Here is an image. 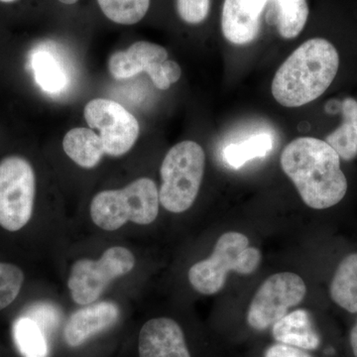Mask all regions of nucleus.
Wrapping results in <instances>:
<instances>
[{
  "mask_svg": "<svg viewBox=\"0 0 357 357\" xmlns=\"http://www.w3.org/2000/svg\"><path fill=\"white\" fill-rule=\"evenodd\" d=\"M281 167L304 203L314 210L337 206L347 195L349 183L340 168V156L326 140H293L281 155Z\"/></svg>",
  "mask_w": 357,
  "mask_h": 357,
  "instance_id": "1",
  "label": "nucleus"
},
{
  "mask_svg": "<svg viewBox=\"0 0 357 357\" xmlns=\"http://www.w3.org/2000/svg\"><path fill=\"white\" fill-rule=\"evenodd\" d=\"M340 63V54L332 42L321 37L307 40L277 70L272 95L286 107L314 102L335 81Z\"/></svg>",
  "mask_w": 357,
  "mask_h": 357,
  "instance_id": "2",
  "label": "nucleus"
},
{
  "mask_svg": "<svg viewBox=\"0 0 357 357\" xmlns=\"http://www.w3.org/2000/svg\"><path fill=\"white\" fill-rule=\"evenodd\" d=\"M159 191L149 178H139L119 190L96 194L91 203V218L96 227L107 231L121 229L128 222L148 225L159 213Z\"/></svg>",
  "mask_w": 357,
  "mask_h": 357,
  "instance_id": "3",
  "label": "nucleus"
},
{
  "mask_svg": "<svg viewBox=\"0 0 357 357\" xmlns=\"http://www.w3.org/2000/svg\"><path fill=\"white\" fill-rule=\"evenodd\" d=\"M206 155L195 141H183L169 150L161 165L160 203L174 213H184L194 204L203 181Z\"/></svg>",
  "mask_w": 357,
  "mask_h": 357,
  "instance_id": "4",
  "label": "nucleus"
},
{
  "mask_svg": "<svg viewBox=\"0 0 357 357\" xmlns=\"http://www.w3.org/2000/svg\"><path fill=\"white\" fill-rule=\"evenodd\" d=\"M261 261L259 249L249 246L248 237L229 231L218 238L213 255L192 265L189 281L197 292L215 295L225 287L227 273L252 274Z\"/></svg>",
  "mask_w": 357,
  "mask_h": 357,
  "instance_id": "5",
  "label": "nucleus"
},
{
  "mask_svg": "<svg viewBox=\"0 0 357 357\" xmlns=\"http://www.w3.org/2000/svg\"><path fill=\"white\" fill-rule=\"evenodd\" d=\"M36 199V175L24 157L0 161V229L17 234L31 222Z\"/></svg>",
  "mask_w": 357,
  "mask_h": 357,
  "instance_id": "6",
  "label": "nucleus"
},
{
  "mask_svg": "<svg viewBox=\"0 0 357 357\" xmlns=\"http://www.w3.org/2000/svg\"><path fill=\"white\" fill-rule=\"evenodd\" d=\"M135 257L129 249L114 246L98 259L77 260L70 268L68 287L73 301L81 306L93 304L115 279L130 273Z\"/></svg>",
  "mask_w": 357,
  "mask_h": 357,
  "instance_id": "7",
  "label": "nucleus"
},
{
  "mask_svg": "<svg viewBox=\"0 0 357 357\" xmlns=\"http://www.w3.org/2000/svg\"><path fill=\"white\" fill-rule=\"evenodd\" d=\"M307 294L306 284L299 275L282 272L263 282L248 312V323L256 331L267 330L297 306Z\"/></svg>",
  "mask_w": 357,
  "mask_h": 357,
  "instance_id": "8",
  "label": "nucleus"
},
{
  "mask_svg": "<svg viewBox=\"0 0 357 357\" xmlns=\"http://www.w3.org/2000/svg\"><path fill=\"white\" fill-rule=\"evenodd\" d=\"M84 115L89 128L100 131L105 154L122 156L135 145L140 132L139 123L121 103L95 98L86 105Z\"/></svg>",
  "mask_w": 357,
  "mask_h": 357,
  "instance_id": "9",
  "label": "nucleus"
},
{
  "mask_svg": "<svg viewBox=\"0 0 357 357\" xmlns=\"http://www.w3.org/2000/svg\"><path fill=\"white\" fill-rule=\"evenodd\" d=\"M167 60L168 52L161 45L137 41L130 45L128 50L112 54L109 69L110 75L117 79H130L140 73H147L157 89L166 91L171 86L164 72Z\"/></svg>",
  "mask_w": 357,
  "mask_h": 357,
  "instance_id": "10",
  "label": "nucleus"
},
{
  "mask_svg": "<svg viewBox=\"0 0 357 357\" xmlns=\"http://www.w3.org/2000/svg\"><path fill=\"white\" fill-rule=\"evenodd\" d=\"M139 357H191L184 333L169 318L149 319L138 337Z\"/></svg>",
  "mask_w": 357,
  "mask_h": 357,
  "instance_id": "11",
  "label": "nucleus"
},
{
  "mask_svg": "<svg viewBox=\"0 0 357 357\" xmlns=\"http://www.w3.org/2000/svg\"><path fill=\"white\" fill-rule=\"evenodd\" d=\"M119 307L112 302L93 303L75 312L66 324V342L72 347H79L93 335L112 328L119 321Z\"/></svg>",
  "mask_w": 357,
  "mask_h": 357,
  "instance_id": "12",
  "label": "nucleus"
},
{
  "mask_svg": "<svg viewBox=\"0 0 357 357\" xmlns=\"http://www.w3.org/2000/svg\"><path fill=\"white\" fill-rule=\"evenodd\" d=\"M272 326V335L280 344L292 345L305 351H314L321 344V338L306 310L291 312Z\"/></svg>",
  "mask_w": 357,
  "mask_h": 357,
  "instance_id": "13",
  "label": "nucleus"
},
{
  "mask_svg": "<svg viewBox=\"0 0 357 357\" xmlns=\"http://www.w3.org/2000/svg\"><path fill=\"white\" fill-rule=\"evenodd\" d=\"M63 148L68 157L84 169L95 168L105 154L100 134L84 128L68 131L63 139Z\"/></svg>",
  "mask_w": 357,
  "mask_h": 357,
  "instance_id": "14",
  "label": "nucleus"
},
{
  "mask_svg": "<svg viewBox=\"0 0 357 357\" xmlns=\"http://www.w3.org/2000/svg\"><path fill=\"white\" fill-rule=\"evenodd\" d=\"M331 298L345 311L357 312V253L347 255L340 261L330 287Z\"/></svg>",
  "mask_w": 357,
  "mask_h": 357,
  "instance_id": "15",
  "label": "nucleus"
},
{
  "mask_svg": "<svg viewBox=\"0 0 357 357\" xmlns=\"http://www.w3.org/2000/svg\"><path fill=\"white\" fill-rule=\"evenodd\" d=\"M14 344L22 357H49L48 340L36 321L22 314L14 321Z\"/></svg>",
  "mask_w": 357,
  "mask_h": 357,
  "instance_id": "16",
  "label": "nucleus"
},
{
  "mask_svg": "<svg viewBox=\"0 0 357 357\" xmlns=\"http://www.w3.org/2000/svg\"><path fill=\"white\" fill-rule=\"evenodd\" d=\"M105 20L119 26L142 22L151 11L153 0H95Z\"/></svg>",
  "mask_w": 357,
  "mask_h": 357,
  "instance_id": "17",
  "label": "nucleus"
},
{
  "mask_svg": "<svg viewBox=\"0 0 357 357\" xmlns=\"http://www.w3.org/2000/svg\"><path fill=\"white\" fill-rule=\"evenodd\" d=\"M272 148V136L269 133H258L243 142L227 145L223 149V159L232 168L239 169L250 160L266 156Z\"/></svg>",
  "mask_w": 357,
  "mask_h": 357,
  "instance_id": "18",
  "label": "nucleus"
},
{
  "mask_svg": "<svg viewBox=\"0 0 357 357\" xmlns=\"http://www.w3.org/2000/svg\"><path fill=\"white\" fill-rule=\"evenodd\" d=\"M25 283L24 270L13 262L0 261V312L20 297Z\"/></svg>",
  "mask_w": 357,
  "mask_h": 357,
  "instance_id": "19",
  "label": "nucleus"
},
{
  "mask_svg": "<svg viewBox=\"0 0 357 357\" xmlns=\"http://www.w3.org/2000/svg\"><path fill=\"white\" fill-rule=\"evenodd\" d=\"M37 82L46 91L57 93L65 86L66 77L60 65L50 54L41 52L34 58Z\"/></svg>",
  "mask_w": 357,
  "mask_h": 357,
  "instance_id": "20",
  "label": "nucleus"
},
{
  "mask_svg": "<svg viewBox=\"0 0 357 357\" xmlns=\"http://www.w3.org/2000/svg\"><path fill=\"white\" fill-rule=\"evenodd\" d=\"M340 159L351 161L357 156V121L344 119L342 126L326 138Z\"/></svg>",
  "mask_w": 357,
  "mask_h": 357,
  "instance_id": "21",
  "label": "nucleus"
},
{
  "mask_svg": "<svg viewBox=\"0 0 357 357\" xmlns=\"http://www.w3.org/2000/svg\"><path fill=\"white\" fill-rule=\"evenodd\" d=\"M213 0H174L178 20L188 26H199L210 17Z\"/></svg>",
  "mask_w": 357,
  "mask_h": 357,
  "instance_id": "22",
  "label": "nucleus"
},
{
  "mask_svg": "<svg viewBox=\"0 0 357 357\" xmlns=\"http://www.w3.org/2000/svg\"><path fill=\"white\" fill-rule=\"evenodd\" d=\"M24 314L36 321L43 328L44 332L47 330H52L54 326H57L59 319H60L57 310L49 304L32 305L26 309Z\"/></svg>",
  "mask_w": 357,
  "mask_h": 357,
  "instance_id": "23",
  "label": "nucleus"
},
{
  "mask_svg": "<svg viewBox=\"0 0 357 357\" xmlns=\"http://www.w3.org/2000/svg\"><path fill=\"white\" fill-rule=\"evenodd\" d=\"M264 357H312L305 349L292 345L278 344L271 345L265 351Z\"/></svg>",
  "mask_w": 357,
  "mask_h": 357,
  "instance_id": "24",
  "label": "nucleus"
},
{
  "mask_svg": "<svg viewBox=\"0 0 357 357\" xmlns=\"http://www.w3.org/2000/svg\"><path fill=\"white\" fill-rule=\"evenodd\" d=\"M164 72H165L166 79L171 84L177 83L182 76V69L174 61L167 60L164 63Z\"/></svg>",
  "mask_w": 357,
  "mask_h": 357,
  "instance_id": "25",
  "label": "nucleus"
},
{
  "mask_svg": "<svg viewBox=\"0 0 357 357\" xmlns=\"http://www.w3.org/2000/svg\"><path fill=\"white\" fill-rule=\"evenodd\" d=\"M342 116L347 121H357V102L354 98H345L342 105Z\"/></svg>",
  "mask_w": 357,
  "mask_h": 357,
  "instance_id": "26",
  "label": "nucleus"
},
{
  "mask_svg": "<svg viewBox=\"0 0 357 357\" xmlns=\"http://www.w3.org/2000/svg\"><path fill=\"white\" fill-rule=\"evenodd\" d=\"M352 352L354 356L357 357V321L356 325L351 328V335H349Z\"/></svg>",
  "mask_w": 357,
  "mask_h": 357,
  "instance_id": "27",
  "label": "nucleus"
},
{
  "mask_svg": "<svg viewBox=\"0 0 357 357\" xmlns=\"http://www.w3.org/2000/svg\"><path fill=\"white\" fill-rule=\"evenodd\" d=\"M56 4L62 7H75L77 6L82 0H53Z\"/></svg>",
  "mask_w": 357,
  "mask_h": 357,
  "instance_id": "28",
  "label": "nucleus"
},
{
  "mask_svg": "<svg viewBox=\"0 0 357 357\" xmlns=\"http://www.w3.org/2000/svg\"><path fill=\"white\" fill-rule=\"evenodd\" d=\"M20 0H0V4L2 6H13V4L17 3Z\"/></svg>",
  "mask_w": 357,
  "mask_h": 357,
  "instance_id": "29",
  "label": "nucleus"
}]
</instances>
